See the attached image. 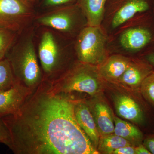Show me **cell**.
Returning a JSON list of instances; mask_svg holds the SVG:
<instances>
[{
  "label": "cell",
  "mask_w": 154,
  "mask_h": 154,
  "mask_svg": "<svg viewBox=\"0 0 154 154\" xmlns=\"http://www.w3.org/2000/svg\"><path fill=\"white\" fill-rule=\"evenodd\" d=\"M70 94L42 80L19 110L0 118L6 145L16 154H99L77 122Z\"/></svg>",
  "instance_id": "6da1fadb"
},
{
  "label": "cell",
  "mask_w": 154,
  "mask_h": 154,
  "mask_svg": "<svg viewBox=\"0 0 154 154\" xmlns=\"http://www.w3.org/2000/svg\"><path fill=\"white\" fill-rule=\"evenodd\" d=\"M81 63L55 79L49 81L53 91L69 94L85 93L92 96L99 93L101 85L96 71L91 65Z\"/></svg>",
  "instance_id": "7a4b0ae2"
},
{
  "label": "cell",
  "mask_w": 154,
  "mask_h": 154,
  "mask_svg": "<svg viewBox=\"0 0 154 154\" xmlns=\"http://www.w3.org/2000/svg\"><path fill=\"white\" fill-rule=\"evenodd\" d=\"M16 80L34 91L43 80L31 38L25 40L9 59Z\"/></svg>",
  "instance_id": "3957f363"
},
{
  "label": "cell",
  "mask_w": 154,
  "mask_h": 154,
  "mask_svg": "<svg viewBox=\"0 0 154 154\" xmlns=\"http://www.w3.org/2000/svg\"><path fill=\"white\" fill-rule=\"evenodd\" d=\"M105 37L99 26H89L80 33L76 43L77 56L81 62L101 63L105 59Z\"/></svg>",
  "instance_id": "277c9868"
},
{
  "label": "cell",
  "mask_w": 154,
  "mask_h": 154,
  "mask_svg": "<svg viewBox=\"0 0 154 154\" xmlns=\"http://www.w3.org/2000/svg\"><path fill=\"white\" fill-rule=\"evenodd\" d=\"M38 57L43 72V80L52 81L59 76L62 59L55 38L49 31L42 36Z\"/></svg>",
  "instance_id": "5b68a950"
},
{
  "label": "cell",
  "mask_w": 154,
  "mask_h": 154,
  "mask_svg": "<svg viewBox=\"0 0 154 154\" xmlns=\"http://www.w3.org/2000/svg\"><path fill=\"white\" fill-rule=\"evenodd\" d=\"M30 14L26 0H0V28L16 30Z\"/></svg>",
  "instance_id": "8992f818"
},
{
  "label": "cell",
  "mask_w": 154,
  "mask_h": 154,
  "mask_svg": "<svg viewBox=\"0 0 154 154\" xmlns=\"http://www.w3.org/2000/svg\"><path fill=\"white\" fill-rule=\"evenodd\" d=\"M33 91L16 80L11 88L0 91V118L15 113Z\"/></svg>",
  "instance_id": "52a82bcc"
},
{
  "label": "cell",
  "mask_w": 154,
  "mask_h": 154,
  "mask_svg": "<svg viewBox=\"0 0 154 154\" xmlns=\"http://www.w3.org/2000/svg\"><path fill=\"white\" fill-rule=\"evenodd\" d=\"M86 102L94 117L100 136L113 134L114 116L107 103L99 99H92Z\"/></svg>",
  "instance_id": "ba28073f"
},
{
  "label": "cell",
  "mask_w": 154,
  "mask_h": 154,
  "mask_svg": "<svg viewBox=\"0 0 154 154\" xmlns=\"http://www.w3.org/2000/svg\"><path fill=\"white\" fill-rule=\"evenodd\" d=\"M74 112L77 122L95 148L98 147L100 134L95 120L86 102L77 101Z\"/></svg>",
  "instance_id": "9c48e42d"
},
{
  "label": "cell",
  "mask_w": 154,
  "mask_h": 154,
  "mask_svg": "<svg viewBox=\"0 0 154 154\" xmlns=\"http://www.w3.org/2000/svg\"><path fill=\"white\" fill-rule=\"evenodd\" d=\"M116 113L120 117L138 124L145 120L142 109L134 100L126 95L119 94L113 99Z\"/></svg>",
  "instance_id": "30bf717a"
},
{
  "label": "cell",
  "mask_w": 154,
  "mask_h": 154,
  "mask_svg": "<svg viewBox=\"0 0 154 154\" xmlns=\"http://www.w3.org/2000/svg\"><path fill=\"white\" fill-rule=\"evenodd\" d=\"M151 38V34L148 30L142 28H131L121 34L120 42L125 49L135 51L144 47Z\"/></svg>",
  "instance_id": "8fae6325"
},
{
  "label": "cell",
  "mask_w": 154,
  "mask_h": 154,
  "mask_svg": "<svg viewBox=\"0 0 154 154\" xmlns=\"http://www.w3.org/2000/svg\"><path fill=\"white\" fill-rule=\"evenodd\" d=\"M148 3L146 0H130L124 4L114 15L112 22L113 28H117L138 13L149 9Z\"/></svg>",
  "instance_id": "7c38bea8"
},
{
  "label": "cell",
  "mask_w": 154,
  "mask_h": 154,
  "mask_svg": "<svg viewBox=\"0 0 154 154\" xmlns=\"http://www.w3.org/2000/svg\"><path fill=\"white\" fill-rule=\"evenodd\" d=\"M38 22L44 26L66 32L71 29L73 19L68 11L61 10L42 16L38 18Z\"/></svg>",
  "instance_id": "4fadbf2b"
},
{
  "label": "cell",
  "mask_w": 154,
  "mask_h": 154,
  "mask_svg": "<svg viewBox=\"0 0 154 154\" xmlns=\"http://www.w3.org/2000/svg\"><path fill=\"white\" fill-rule=\"evenodd\" d=\"M113 119L114 134L126 140L134 146L142 144L143 134L137 128L116 116H114Z\"/></svg>",
  "instance_id": "5bb4252c"
},
{
  "label": "cell",
  "mask_w": 154,
  "mask_h": 154,
  "mask_svg": "<svg viewBox=\"0 0 154 154\" xmlns=\"http://www.w3.org/2000/svg\"><path fill=\"white\" fill-rule=\"evenodd\" d=\"M129 65L126 58L121 56H113L102 64L100 73L107 79H117L122 75Z\"/></svg>",
  "instance_id": "9a60e30c"
},
{
  "label": "cell",
  "mask_w": 154,
  "mask_h": 154,
  "mask_svg": "<svg viewBox=\"0 0 154 154\" xmlns=\"http://www.w3.org/2000/svg\"><path fill=\"white\" fill-rule=\"evenodd\" d=\"M106 0H83V8L89 26H99L104 16Z\"/></svg>",
  "instance_id": "2e32d148"
},
{
  "label": "cell",
  "mask_w": 154,
  "mask_h": 154,
  "mask_svg": "<svg viewBox=\"0 0 154 154\" xmlns=\"http://www.w3.org/2000/svg\"><path fill=\"white\" fill-rule=\"evenodd\" d=\"M132 146L126 140L115 134L101 136L99 139L98 148L102 153L113 154L116 150L126 146Z\"/></svg>",
  "instance_id": "e0dca14e"
},
{
  "label": "cell",
  "mask_w": 154,
  "mask_h": 154,
  "mask_svg": "<svg viewBox=\"0 0 154 154\" xmlns=\"http://www.w3.org/2000/svg\"><path fill=\"white\" fill-rule=\"evenodd\" d=\"M146 73L139 67L134 65H129L119 79L128 85L134 88L139 87L144 79L147 76Z\"/></svg>",
  "instance_id": "ac0fdd59"
},
{
  "label": "cell",
  "mask_w": 154,
  "mask_h": 154,
  "mask_svg": "<svg viewBox=\"0 0 154 154\" xmlns=\"http://www.w3.org/2000/svg\"><path fill=\"white\" fill-rule=\"evenodd\" d=\"M16 79L11 63L8 59L0 60V91H5L14 85Z\"/></svg>",
  "instance_id": "d6986e66"
},
{
  "label": "cell",
  "mask_w": 154,
  "mask_h": 154,
  "mask_svg": "<svg viewBox=\"0 0 154 154\" xmlns=\"http://www.w3.org/2000/svg\"><path fill=\"white\" fill-rule=\"evenodd\" d=\"M14 38V30L0 28V60L4 59Z\"/></svg>",
  "instance_id": "ffe728a7"
},
{
  "label": "cell",
  "mask_w": 154,
  "mask_h": 154,
  "mask_svg": "<svg viewBox=\"0 0 154 154\" xmlns=\"http://www.w3.org/2000/svg\"><path fill=\"white\" fill-rule=\"evenodd\" d=\"M140 87L144 97L154 106V74L146 77Z\"/></svg>",
  "instance_id": "44dd1931"
},
{
  "label": "cell",
  "mask_w": 154,
  "mask_h": 154,
  "mask_svg": "<svg viewBox=\"0 0 154 154\" xmlns=\"http://www.w3.org/2000/svg\"><path fill=\"white\" fill-rule=\"evenodd\" d=\"M113 154H136L135 146H132L122 147L116 150Z\"/></svg>",
  "instance_id": "7402d4cb"
},
{
  "label": "cell",
  "mask_w": 154,
  "mask_h": 154,
  "mask_svg": "<svg viewBox=\"0 0 154 154\" xmlns=\"http://www.w3.org/2000/svg\"><path fill=\"white\" fill-rule=\"evenodd\" d=\"M143 144L151 153L154 154V136L143 139Z\"/></svg>",
  "instance_id": "603a6c76"
},
{
  "label": "cell",
  "mask_w": 154,
  "mask_h": 154,
  "mask_svg": "<svg viewBox=\"0 0 154 154\" xmlns=\"http://www.w3.org/2000/svg\"><path fill=\"white\" fill-rule=\"evenodd\" d=\"M8 133L5 127L0 119V143L6 144L8 140Z\"/></svg>",
  "instance_id": "cb8c5ba5"
},
{
  "label": "cell",
  "mask_w": 154,
  "mask_h": 154,
  "mask_svg": "<svg viewBox=\"0 0 154 154\" xmlns=\"http://www.w3.org/2000/svg\"><path fill=\"white\" fill-rule=\"evenodd\" d=\"M71 0H45V4L48 6L60 5L68 2Z\"/></svg>",
  "instance_id": "d4e9b609"
},
{
  "label": "cell",
  "mask_w": 154,
  "mask_h": 154,
  "mask_svg": "<svg viewBox=\"0 0 154 154\" xmlns=\"http://www.w3.org/2000/svg\"><path fill=\"white\" fill-rule=\"evenodd\" d=\"M136 154H151L147 149L143 145V144H141L135 146Z\"/></svg>",
  "instance_id": "484cf974"
},
{
  "label": "cell",
  "mask_w": 154,
  "mask_h": 154,
  "mask_svg": "<svg viewBox=\"0 0 154 154\" xmlns=\"http://www.w3.org/2000/svg\"><path fill=\"white\" fill-rule=\"evenodd\" d=\"M148 60L154 65V54L148 57Z\"/></svg>",
  "instance_id": "4316f807"
}]
</instances>
